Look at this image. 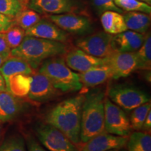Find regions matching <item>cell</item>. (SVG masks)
Listing matches in <instances>:
<instances>
[{"label":"cell","mask_w":151,"mask_h":151,"mask_svg":"<svg viewBox=\"0 0 151 151\" xmlns=\"http://www.w3.org/2000/svg\"><path fill=\"white\" fill-rule=\"evenodd\" d=\"M85 95L68 98L52 107L45 116V122L62 132L76 145L81 143V121Z\"/></svg>","instance_id":"cell-1"},{"label":"cell","mask_w":151,"mask_h":151,"mask_svg":"<svg viewBox=\"0 0 151 151\" xmlns=\"http://www.w3.org/2000/svg\"><path fill=\"white\" fill-rule=\"evenodd\" d=\"M105 98L106 92L101 88H94L85 95L81 111V143L105 132Z\"/></svg>","instance_id":"cell-2"},{"label":"cell","mask_w":151,"mask_h":151,"mask_svg":"<svg viewBox=\"0 0 151 151\" xmlns=\"http://www.w3.org/2000/svg\"><path fill=\"white\" fill-rule=\"evenodd\" d=\"M67 52L65 43L26 36L19 46L11 49V55L27 62L34 69L48 58L61 56Z\"/></svg>","instance_id":"cell-3"},{"label":"cell","mask_w":151,"mask_h":151,"mask_svg":"<svg viewBox=\"0 0 151 151\" xmlns=\"http://www.w3.org/2000/svg\"><path fill=\"white\" fill-rule=\"evenodd\" d=\"M38 72L46 76L55 88L63 93L78 91L83 88L78 73L71 70L60 56L44 60Z\"/></svg>","instance_id":"cell-4"},{"label":"cell","mask_w":151,"mask_h":151,"mask_svg":"<svg viewBox=\"0 0 151 151\" xmlns=\"http://www.w3.org/2000/svg\"><path fill=\"white\" fill-rule=\"evenodd\" d=\"M107 97L124 111H130L143 104L150 101L146 92L132 85H113L107 91Z\"/></svg>","instance_id":"cell-5"},{"label":"cell","mask_w":151,"mask_h":151,"mask_svg":"<svg viewBox=\"0 0 151 151\" xmlns=\"http://www.w3.org/2000/svg\"><path fill=\"white\" fill-rule=\"evenodd\" d=\"M35 131L39 142L47 150L80 151L67 136L46 122L37 124Z\"/></svg>","instance_id":"cell-6"},{"label":"cell","mask_w":151,"mask_h":151,"mask_svg":"<svg viewBox=\"0 0 151 151\" xmlns=\"http://www.w3.org/2000/svg\"><path fill=\"white\" fill-rule=\"evenodd\" d=\"M104 129L107 133L118 136H129L132 129L125 111L106 97L104 101Z\"/></svg>","instance_id":"cell-7"},{"label":"cell","mask_w":151,"mask_h":151,"mask_svg":"<svg viewBox=\"0 0 151 151\" xmlns=\"http://www.w3.org/2000/svg\"><path fill=\"white\" fill-rule=\"evenodd\" d=\"M113 35L99 32L91 35L81 37L76 41V46L86 53L99 58H106L114 51L111 47Z\"/></svg>","instance_id":"cell-8"},{"label":"cell","mask_w":151,"mask_h":151,"mask_svg":"<svg viewBox=\"0 0 151 151\" xmlns=\"http://www.w3.org/2000/svg\"><path fill=\"white\" fill-rule=\"evenodd\" d=\"M61 94L46 76L37 72L32 74V83L27 97L37 103H45Z\"/></svg>","instance_id":"cell-9"},{"label":"cell","mask_w":151,"mask_h":151,"mask_svg":"<svg viewBox=\"0 0 151 151\" xmlns=\"http://www.w3.org/2000/svg\"><path fill=\"white\" fill-rule=\"evenodd\" d=\"M48 18L66 32L83 35L92 31L90 20L86 17L71 14L49 15Z\"/></svg>","instance_id":"cell-10"},{"label":"cell","mask_w":151,"mask_h":151,"mask_svg":"<svg viewBox=\"0 0 151 151\" xmlns=\"http://www.w3.org/2000/svg\"><path fill=\"white\" fill-rule=\"evenodd\" d=\"M106 59L113 71V79L125 78L139 69L136 52H114Z\"/></svg>","instance_id":"cell-11"},{"label":"cell","mask_w":151,"mask_h":151,"mask_svg":"<svg viewBox=\"0 0 151 151\" xmlns=\"http://www.w3.org/2000/svg\"><path fill=\"white\" fill-rule=\"evenodd\" d=\"M65 63L71 70L78 73L86 71L92 68L107 64V59L92 56L81 49L73 48L66 52Z\"/></svg>","instance_id":"cell-12"},{"label":"cell","mask_w":151,"mask_h":151,"mask_svg":"<svg viewBox=\"0 0 151 151\" xmlns=\"http://www.w3.org/2000/svg\"><path fill=\"white\" fill-rule=\"evenodd\" d=\"M128 136H118L104 132L83 143L80 151H107L126 148Z\"/></svg>","instance_id":"cell-13"},{"label":"cell","mask_w":151,"mask_h":151,"mask_svg":"<svg viewBox=\"0 0 151 151\" xmlns=\"http://www.w3.org/2000/svg\"><path fill=\"white\" fill-rule=\"evenodd\" d=\"M25 35L62 43H65L69 37L67 32L46 19H41L35 25L25 30Z\"/></svg>","instance_id":"cell-14"},{"label":"cell","mask_w":151,"mask_h":151,"mask_svg":"<svg viewBox=\"0 0 151 151\" xmlns=\"http://www.w3.org/2000/svg\"><path fill=\"white\" fill-rule=\"evenodd\" d=\"M146 34H140L134 31H124L113 35L111 47L114 52H137L142 46L146 38Z\"/></svg>","instance_id":"cell-15"},{"label":"cell","mask_w":151,"mask_h":151,"mask_svg":"<svg viewBox=\"0 0 151 151\" xmlns=\"http://www.w3.org/2000/svg\"><path fill=\"white\" fill-rule=\"evenodd\" d=\"M27 7L38 14H69L75 9L74 0H28Z\"/></svg>","instance_id":"cell-16"},{"label":"cell","mask_w":151,"mask_h":151,"mask_svg":"<svg viewBox=\"0 0 151 151\" xmlns=\"http://www.w3.org/2000/svg\"><path fill=\"white\" fill-rule=\"evenodd\" d=\"M78 75L83 86L86 88H94L113 79V71L108 64L93 67Z\"/></svg>","instance_id":"cell-17"},{"label":"cell","mask_w":151,"mask_h":151,"mask_svg":"<svg viewBox=\"0 0 151 151\" xmlns=\"http://www.w3.org/2000/svg\"><path fill=\"white\" fill-rule=\"evenodd\" d=\"M23 108L18 97L11 94L6 90L0 92V122L14 120L20 114Z\"/></svg>","instance_id":"cell-18"},{"label":"cell","mask_w":151,"mask_h":151,"mask_svg":"<svg viewBox=\"0 0 151 151\" xmlns=\"http://www.w3.org/2000/svg\"><path fill=\"white\" fill-rule=\"evenodd\" d=\"M34 70L35 69L27 62L12 56L7 58L0 67V73L2 75L5 82L14 75L33 74L35 73Z\"/></svg>","instance_id":"cell-19"},{"label":"cell","mask_w":151,"mask_h":151,"mask_svg":"<svg viewBox=\"0 0 151 151\" xmlns=\"http://www.w3.org/2000/svg\"><path fill=\"white\" fill-rule=\"evenodd\" d=\"M100 20L104 32L111 35H118L127 30L123 16L120 13L105 11L101 14Z\"/></svg>","instance_id":"cell-20"},{"label":"cell","mask_w":151,"mask_h":151,"mask_svg":"<svg viewBox=\"0 0 151 151\" xmlns=\"http://www.w3.org/2000/svg\"><path fill=\"white\" fill-rule=\"evenodd\" d=\"M31 83L32 75H14L5 82L6 90L15 97H24L29 93Z\"/></svg>","instance_id":"cell-21"},{"label":"cell","mask_w":151,"mask_h":151,"mask_svg":"<svg viewBox=\"0 0 151 151\" xmlns=\"http://www.w3.org/2000/svg\"><path fill=\"white\" fill-rule=\"evenodd\" d=\"M122 16L127 29L140 34H146L148 31L150 25L149 14L138 11H128Z\"/></svg>","instance_id":"cell-22"},{"label":"cell","mask_w":151,"mask_h":151,"mask_svg":"<svg viewBox=\"0 0 151 151\" xmlns=\"http://www.w3.org/2000/svg\"><path fill=\"white\" fill-rule=\"evenodd\" d=\"M127 151H151V136L148 132L136 131L128 137Z\"/></svg>","instance_id":"cell-23"},{"label":"cell","mask_w":151,"mask_h":151,"mask_svg":"<svg viewBox=\"0 0 151 151\" xmlns=\"http://www.w3.org/2000/svg\"><path fill=\"white\" fill-rule=\"evenodd\" d=\"M41 20V16L32 9H25L20 11L14 18V24L27 30Z\"/></svg>","instance_id":"cell-24"},{"label":"cell","mask_w":151,"mask_h":151,"mask_svg":"<svg viewBox=\"0 0 151 151\" xmlns=\"http://www.w3.org/2000/svg\"><path fill=\"white\" fill-rule=\"evenodd\" d=\"M139 69L150 70L151 68V37L150 34L146 35L143 45L136 52Z\"/></svg>","instance_id":"cell-25"},{"label":"cell","mask_w":151,"mask_h":151,"mask_svg":"<svg viewBox=\"0 0 151 151\" xmlns=\"http://www.w3.org/2000/svg\"><path fill=\"white\" fill-rule=\"evenodd\" d=\"M132 111H133L129 118L131 129L139 131L142 128L143 122L146 120L148 113L151 111L150 101L143 104Z\"/></svg>","instance_id":"cell-26"},{"label":"cell","mask_w":151,"mask_h":151,"mask_svg":"<svg viewBox=\"0 0 151 151\" xmlns=\"http://www.w3.org/2000/svg\"><path fill=\"white\" fill-rule=\"evenodd\" d=\"M25 0H0V14L15 18L20 11L24 9Z\"/></svg>","instance_id":"cell-27"},{"label":"cell","mask_w":151,"mask_h":151,"mask_svg":"<svg viewBox=\"0 0 151 151\" xmlns=\"http://www.w3.org/2000/svg\"><path fill=\"white\" fill-rule=\"evenodd\" d=\"M116 6L122 11H138L150 14V6L144 1L139 0H113Z\"/></svg>","instance_id":"cell-28"},{"label":"cell","mask_w":151,"mask_h":151,"mask_svg":"<svg viewBox=\"0 0 151 151\" xmlns=\"http://www.w3.org/2000/svg\"><path fill=\"white\" fill-rule=\"evenodd\" d=\"M4 35L6 41L11 50L17 48L21 43L25 37V30L18 25L14 24L5 32Z\"/></svg>","instance_id":"cell-29"},{"label":"cell","mask_w":151,"mask_h":151,"mask_svg":"<svg viewBox=\"0 0 151 151\" xmlns=\"http://www.w3.org/2000/svg\"><path fill=\"white\" fill-rule=\"evenodd\" d=\"M0 151H27L24 139L16 136L7 139L0 146Z\"/></svg>","instance_id":"cell-30"},{"label":"cell","mask_w":151,"mask_h":151,"mask_svg":"<svg viewBox=\"0 0 151 151\" xmlns=\"http://www.w3.org/2000/svg\"><path fill=\"white\" fill-rule=\"evenodd\" d=\"M94 6L99 14L105 11H116L122 14V10L116 6L113 0H92Z\"/></svg>","instance_id":"cell-31"},{"label":"cell","mask_w":151,"mask_h":151,"mask_svg":"<svg viewBox=\"0 0 151 151\" xmlns=\"http://www.w3.org/2000/svg\"><path fill=\"white\" fill-rule=\"evenodd\" d=\"M26 143L28 151H48L44 147L41 146L39 141L30 135H28L26 138Z\"/></svg>","instance_id":"cell-32"},{"label":"cell","mask_w":151,"mask_h":151,"mask_svg":"<svg viewBox=\"0 0 151 151\" xmlns=\"http://www.w3.org/2000/svg\"><path fill=\"white\" fill-rule=\"evenodd\" d=\"M0 55L6 59L11 55V48L6 41L4 32H0Z\"/></svg>","instance_id":"cell-33"},{"label":"cell","mask_w":151,"mask_h":151,"mask_svg":"<svg viewBox=\"0 0 151 151\" xmlns=\"http://www.w3.org/2000/svg\"><path fill=\"white\" fill-rule=\"evenodd\" d=\"M14 24V19L0 14V32H5Z\"/></svg>","instance_id":"cell-34"},{"label":"cell","mask_w":151,"mask_h":151,"mask_svg":"<svg viewBox=\"0 0 151 151\" xmlns=\"http://www.w3.org/2000/svg\"><path fill=\"white\" fill-rule=\"evenodd\" d=\"M151 128V111L148 113V116H147L146 120H145L144 122H143L142 128L141 129L145 130L146 132H150Z\"/></svg>","instance_id":"cell-35"},{"label":"cell","mask_w":151,"mask_h":151,"mask_svg":"<svg viewBox=\"0 0 151 151\" xmlns=\"http://www.w3.org/2000/svg\"><path fill=\"white\" fill-rule=\"evenodd\" d=\"M6 90V84H5V81L4 79V77L0 73V92L4 91Z\"/></svg>","instance_id":"cell-36"},{"label":"cell","mask_w":151,"mask_h":151,"mask_svg":"<svg viewBox=\"0 0 151 151\" xmlns=\"http://www.w3.org/2000/svg\"><path fill=\"white\" fill-rule=\"evenodd\" d=\"M107 151H127V149H126V148H117V149H112V150H109Z\"/></svg>","instance_id":"cell-37"},{"label":"cell","mask_w":151,"mask_h":151,"mask_svg":"<svg viewBox=\"0 0 151 151\" xmlns=\"http://www.w3.org/2000/svg\"><path fill=\"white\" fill-rule=\"evenodd\" d=\"M6 60V58H5L4 57L0 55V67H1V65L4 63V62L5 61V60Z\"/></svg>","instance_id":"cell-38"},{"label":"cell","mask_w":151,"mask_h":151,"mask_svg":"<svg viewBox=\"0 0 151 151\" xmlns=\"http://www.w3.org/2000/svg\"><path fill=\"white\" fill-rule=\"evenodd\" d=\"M139 1H144V2H146L147 4H148L149 5L151 3V0H139Z\"/></svg>","instance_id":"cell-39"}]
</instances>
